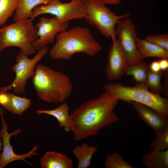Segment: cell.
<instances>
[{
  "mask_svg": "<svg viewBox=\"0 0 168 168\" xmlns=\"http://www.w3.org/2000/svg\"><path fill=\"white\" fill-rule=\"evenodd\" d=\"M119 100L114 95L106 91L97 98L83 102L70 114L71 131L76 141L97 134L106 126L119 122L114 111Z\"/></svg>",
  "mask_w": 168,
  "mask_h": 168,
  "instance_id": "cell-1",
  "label": "cell"
},
{
  "mask_svg": "<svg viewBox=\"0 0 168 168\" xmlns=\"http://www.w3.org/2000/svg\"><path fill=\"white\" fill-rule=\"evenodd\" d=\"M56 39L55 43L49 53L54 59L69 60L78 53L93 57L102 49L90 30L80 26L58 33Z\"/></svg>",
  "mask_w": 168,
  "mask_h": 168,
  "instance_id": "cell-2",
  "label": "cell"
},
{
  "mask_svg": "<svg viewBox=\"0 0 168 168\" xmlns=\"http://www.w3.org/2000/svg\"><path fill=\"white\" fill-rule=\"evenodd\" d=\"M36 95L49 103H63L71 95L72 85L68 76L42 64L37 65L32 78Z\"/></svg>",
  "mask_w": 168,
  "mask_h": 168,
  "instance_id": "cell-3",
  "label": "cell"
},
{
  "mask_svg": "<svg viewBox=\"0 0 168 168\" xmlns=\"http://www.w3.org/2000/svg\"><path fill=\"white\" fill-rule=\"evenodd\" d=\"M104 87L119 100L129 104L133 102L149 107L168 117V99L150 91L144 83L125 86L119 82L107 83Z\"/></svg>",
  "mask_w": 168,
  "mask_h": 168,
  "instance_id": "cell-4",
  "label": "cell"
},
{
  "mask_svg": "<svg viewBox=\"0 0 168 168\" xmlns=\"http://www.w3.org/2000/svg\"><path fill=\"white\" fill-rule=\"evenodd\" d=\"M34 20L30 18L2 27L0 29V53L11 46L18 47L27 55L35 53L36 50L31 44L37 36V30L33 24Z\"/></svg>",
  "mask_w": 168,
  "mask_h": 168,
  "instance_id": "cell-5",
  "label": "cell"
},
{
  "mask_svg": "<svg viewBox=\"0 0 168 168\" xmlns=\"http://www.w3.org/2000/svg\"><path fill=\"white\" fill-rule=\"evenodd\" d=\"M86 14L84 18L90 25L95 27L107 38L112 41L117 39L115 26L120 20L129 17L130 13L117 15L98 0H85L83 2Z\"/></svg>",
  "mask_w": 168,
  "mask_h": 168,
  "instance_id": "cell-6",
  "label": "cell"
},
{
  "mask_svg": "<svg viewBox=\"0 0 168 168\" xmlns=\"http://www.w3.org/2000/svg\"><path fill=\"white\" fill-rule=\"evenodd\" d=\"M48 51L47 47H44L39 50L33 58L30 59L27 54L21 51L16 57V63L12 68V72L16 75L14 80L9 86L1 87L0 92H7L12 89L16 94L23 93L28 80L32 78L34 74L37 64Z\"/></svg>",
  "mask_w": 168,
  "mask_h": 168,
  "instance_id": "cell-7",
  "label": "cell"
},
{
  "mask_svg": "<svg viewBox=\"0 0 168 168\" xmlns=\"http://www.w3.org/2000/svg\"><path fill=\"white\" fill-rule=\"evenodd\" d=\"M45 14L54 15L62 22H68L71 20L84 19L86 13L84 4L81 0L63 3L60 0H50L47 4L35 8L30 18L34 19Z\"/></svg>",
  "mask_w": 168,
  "mask_h": 168,
  "instance_id": "cell-8",
  "label": "cell"
},
{
  "mask_svg": "<svg viewBox=\"0 0 168 168\" xmlns=\"http://www.w3.org/2000/svg\"><path fill=\"white\" fill-rule=\"evenodd\" d=\"M117 39L128 57L130 63L142 59L137 49L136 37L137 31L136 26L128 17L120 20L115 27Z\"/></svg>",
  "mask_w": 168,
  "mask_h": 168,
  "instance_id": "cell-9",
  "label": "cell"
},
{
  "mask_svg": "<svg viewBox=\"0 0 168 168\" xmlns=\"http://www.w3.org/2000/svg\"><path fill=\"white\" fill-rule=\"evenodd\" d=\"M0 114L2 119V128L0 132V137L3 139V148L2 153H0V168H3L7 164L17 160H23L30 165L32 164L27 161L26 158H31L33 156L37 155L36 151L39 147L35 144L33 148L27 153L21 155L16 154L14 152L13 147L10 144V139L13 136H16L21 131L20 129L14 130L10 133H8L9 127L6 123L3 115V110L0 108Z\"/></svg>",
  "mask_w": 168,
  "mask_h": 168,
  "instance_id": "cell-10",
  "label": "cell"
},
{
  "mask_svg": "<svg viewBox=\"0 0 168 168\" xmlns=\"http://www.w3.org/2000/svg\"><path fill=\"white\" fill-rule=\"evenodd\" d=\"M35 25L38 28L37 35L40 38L32 42L31 44L35 50H39L52 43L56 35L66 30L68 26V22H62L55 16L51 18L42 17Z\"/></svg>",
  "mask_w": 168,
  "mask_h": 168,
  "instance_id": "cell-11",
  "label": "cell"
},
{
  "mask_svg": "<svg viewBox=\"0 0 168 168\" xmlns=\"http://www.w3.org/2000/svg\"><path fill=\"white\" fill-rule=\"evenodd\" d=\"M130 63L117 39L113 41L108 52L105 70L107 79L110 81L119 79L125 74Z\"/></svg>",
  "mask_w": 168,
  "mask_h": 168,
  "instance_id": "cell-12",
  "label": "cell"
},
{
  "mask_svg": "<svg viewBox=\"0 0 168 168\" xmlns=\"http://www.w3.org/2000/svg\"><path fill=\"white\" fill-rule=\"evenodd\" d=\"M133 105L139 118L156 133L168 126V118L153 109L146 105L132 102Z\"/></svg>",
  "mask_w": 168,
  "mask_h": 168,
  "instance_id": "cell-13",
  "label": "cell"
},
{
  "mask_svg": "<svg viewBox=\"0 0 168 168\" xmlns=\"http://www.w3.org/2000/svg\"><path fill=\"white\" fill-rule=\"evenodd\" d=\"M137 49L142 59L156 57L168 59V50L152 42L136 36L135 39Z\"/></svg>",
  "mask_w": 168,
  "mask_h": 168,
  "instance_id": "cell-14",
  "label": "cell"
},
{
  "mask_svg": "<svg viewBox=\"0 0 168 168\" xmlns=\"http://www.w3.org/2000/svg\"><path fill=\"white\" fill-rule=\"evenodd\" d=\"M42 168H72V160L65 154L56 151H48L41 157Z\"/></svg>",
  "mask_w": 168,
  "mask_h": 168,
  "instance_id": "cell-15",
  "label": "cell"
},
{
  "mask_svg": "<svg viewBox=\"0 0 168 168\" xmlns=\"http://www.w3.org/2000/svg\"><path fill=\"white\" fill-rule=\"evenodd\" d=\"M50 0H18L13 17L15 22L26 21L30 18L35 8L45 5Z\"/></svg>",
  "mask_w": 168,
  "mask_h": 168,
  "instance_id": "cell-16",
  "label": "cell"
},
{
  "mask_svg": "<svg viewBox=\"0 0 168 168\" xmlns=\"http://www.w3.org/2000/svg\"><path fill=\"white\" fill-rule=\"evenodd\" d=\"M142 162L147 168H168V149L147 152L142 156Z\"/></svg>",
  "mask_w": 168,
  "mask_h": 168,
  "instance_id": "cell-17",
  "label": "cell"
},
{
  "mask_svg": "<svg viewBox=\"0 0 168 168\" xmlns=\"http://www.w3.org/2000/svg\"><path fill=\"white\" fill-rule=\"evenodd\" d=\"M69 107L66 103L63 102L58 107L52 110H38L35 112L40 115L46 114L55 117L58 121L60 127L63 128L67 132L71 131L70 124V114H69Z\"/></svg>",
  "mask_w": 168,
  "mask_h": 168,
  "instance_id": "cell-18",
  "label": "cell"
},
{
  "mask_svg": "<svg viewBox=\"0 0 168 168\" xmlns=\"http://www.w3.org/2000/svg\"><path fill=\"white\" fill-rule=\"evenodd\" d=\"M98 150L97 147L89 146L86 142L75 147L72 150V153L78 161L77 168L88 167L93 155Z\"/></svg>",
  "mask_w": 168,
  "mask_h": 168,
  "instance_id": "cell-19",
  "label": "cell"
},
{
  "mask_svg": "<svg viewBox=\"0 0 168 168\" xmlns=\"http://www.w3.org/2000/svg\"><path fill=\"white\" fill-rule=\"evenodd\" d=\"M7 93L8 100L4 107L8 112L21 115L30 107L32 103L30 99L17 96L10 92Z\"/></svg>",
  "mask_w": 168,
  "mask_h": 168,
  "instance_id": "cell-20",
  "label": "cell"
},
{
  "mask_svg": "<svg viewBox=\"0 0 168 168\" xmlns=\"http://www.w3.org/2000/svg\"><path fill=\"white\" fill-rule=\"evenodd\" d=\"M149 70L147 62L142 59L130 63L125 74L132 76L137 83H145Z\"/></svg>",
  "mask_w": 168,
  "mask_h": 168,
  "instance_id": "cell-21",
  "label": "cell"
},
{
  "mask_svg": "<svg viewBox=\"0 0 168 168\" xmlns=\"http://www.w3.org/2000/svg\"><path fill=\"white\" fill-rule=\"evenodd\" d=\"M18 0H0V26L2 27L15 12Z\"/></svg>",
  "mask_w": 168,
  "mask_h": 168,
  "instance_id": "cell-22",
  "label": "cell"
},
{
  "mask_svg": "<svg viewBox=\"0 0 168 168\" xmlns=\"http://www.w3.org/2000/svg\"><path fill=\"white\" fill-rule=\"evenodd\" d=\"M164 72L160 71L153 72L149 71L145 83L151 92L158 94L162 92L163 87L161 84V79Z\"/></svg>",
  "mask_w": 168,
  "mask_h": 168,
  "instance_id": "cell-23",
  "label": "cell"
},
{
  "mask_svg": "<svg viewBox=\"0 0 168 168\" xmlns=\"http://www.w3.org/2000/svg\"><path fill=\"white\" fill-rule=\"evenodd\" d=\"M105 168H134L132 165L124 160L122 156L115 152L107 155L104 163Z\"/></svg>",
  "mask_w": 168,
  "mask_h": 168,
  "instance_id": "cell-24",
  "label": "cell"
},
{
  "mask_svg": "<svg viewBox=\"0 0 168 168\" xmlns=\"http://www.w3.org/2000/svg\"><path fill=\"white\" fill-rule=\"evenodd\" d=\"M155 139L150 143V147L154 151L168 149V126L156 133Z\"/></svg>",
  "mask_w": 168,
  "mask_h": 168,
  "instance_id": "cell-25",
  "label": "cell"
},
{
  "mask_svg": "<svg viewBox=\"0 0 168 168\" xmlns=\"http://www.w3.org/2000/svg\"><path fill=\"white\" fill-rule=\"evenodd\" d=\"M144 39L168 50V33L150 35L146 36Z\"/></svg>",
  "mask_w": 168,
  "mask_h": 168,
  "instance_id": "cell-26",
  "label": "cell"
},
{
  "mask_svg": "<svg viewBox=\"0 0 168 168\" xmlns=\"http://www.w3.org/2000/svg\"><path fill=\"white\" fill-rule=\"evenodd\" d=\"M148 66L149 70L152 72H158L161 71L158 60L152 62Z\"/></svg>",
  "mask_w": 168,
  "mask_h": 168,
  "instance_id": "cell-27",
  "label": "cell"
},
{
  "mask_svg": "<svg viewBox=\"0 0 168 168\" xmlns=\"http://www.w3.org/2000/svg\"><path fill=\"white\" fill-rule=\"evenodd\" d=\"M164 76L165 77V82L164 84V86H162L163 91L164 93V94L166 96V98H167L168 96V71L167 70L165 71V72H164Z\"/></svg>",
  "mask_w": 168,
  "mask_h": 168,
  "instance_id": "cell-28",
  "label": "cell"
},
{
  "mask_svg": "<svg viewBox=\"0 0 168 168\" xmlns=\"http://www.w3.org/2000/svg\"><path fill=\"white\" fill-rule=\"evenodd\" d=\"M161 70L165 71L168 69V59H161L158 60Z\"/></svg>",
  "mask_w": 168,
  "mask_h": 168,
  "instance_id": "cell-29",
  "label": "cell"
},
{
  "mask_svg": "<svg viewBox=\"0 0 168 168\" xmlns=\"http://www.w3.org/2000/svg\"><path fill=\"white\" fill-rule=\"evenodd\" d=\"M105 4L111 5H119L121 1V0H98Z\"/></svg>",
  "mask_w": 168,
  "mask_h": 168,
  "instance_id": "cell-30",
  "label": "cell"
},
{
  "mask_svg": "<svg viewBox=\"0 0 168 168\" xmlns=\"http://www.w3.org/2000/svg\"><path fill=\"white\" fill-rule=\"evenodd\" d=\"M3 142L2 141L1 139L0 138V151L2 150L3 148Z\"/></svg>",
  "mask_w": 168,
  "mask_h": 168,
  "instance_id": "cell-31",
  "label": "cell"
},
{
  "mask_svg": "<svg viewBox=\"0 0 168 168\" xmlns=\"http://www.w3.org/2000/svg\"><path fill=\"white\" fill-rule=\"evenodd\" d=\"M77 0H71V1H77ZM81 0V1H82V2H83L85 0Z\"/></svg>",
  "mask_w": 168,
  "mask_h": 168,
  "instance_id": "cell-32",
  "label": "cell"
}]
</instances>
